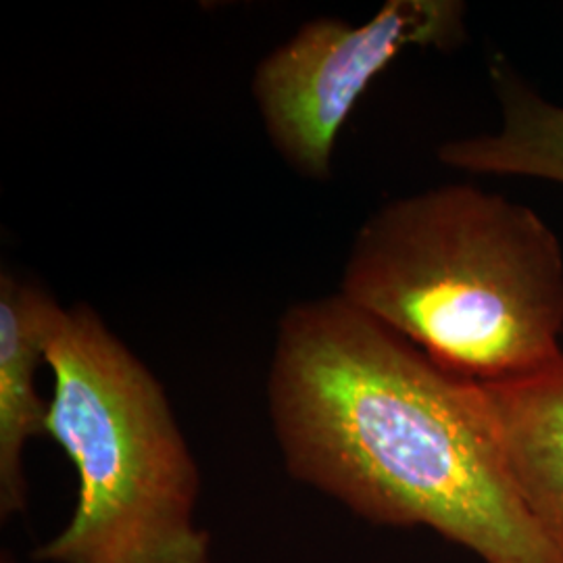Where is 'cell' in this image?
I'll return each mask as SVG.
<instances>
[{"mask_svg":"<svg viewBox=\"0 0 563 563\" xmlns=\"http://www.w3.org/2000/svg\"><path fill=\"white\" fill-rule=\"evenodd\" d=\"M269 413L288 472L383 526H423L483 563H563L511 483L481 383L341 295L282 316Z\"/></svg>","mask_w":563,"mask_h":563,"instance_id":"1","label":"cell"},{"mask_svg":"<svg viewBox=\"0 0 563 563\" xmlns=\"http://www.w3.org/2000/svg\"><path fill=\"white\" fill-rule=\"evenodd\" d=\"M339 295L474 383L520 380L563 360L562 242L534 209L474 184L376 209Z\"/></svg>","mask_w":563,"mask_h":563,"instance_id":"2","label":"cell"},{"mask_svg":"<svg viewBox=\"0 0 563 563\" xmlns=\"http://www.w3.org/2000/svg\"><path fill=\"white\" fill-rule=\"evenodd\" d=\"M44 434L78 472L69 523L44 563H209L195 522L199 467L153 372L86 305L63 307L46 349Z\"/></svg>","mask_w":563,"mask_h":563,"instance_id":"3","label":"cell"},{"mask_svg":"<svg viewBox=\"0 0 563 563\" xmlns=\"http://www.w3.org/2000/svg\"><path fill=\"white\" fill-rule=\"evenodd\" d=\"M465 13L460 0H388L360 25L302 23L253 76L257 111L282 159L302 178H330L339 132L372 80L409 46H460Z\"/></svg>","mask_w":563,"mask_h":563,"instance_id":"4","label":"cell"},{"mask_svg":"<svg viewBox=\"0 0 563 563\" xmlns=\"http://www.w3.org/2000/svg\"><path fill=\"white\" fill-rule=\"evenodd\" d=\"M60 307L41 284L0 274V511L27 505L23 449L44 434L48 401L36 390V372L59 320Z\"/></svg>","mask_w":563,"mask_h":563,"instance_id":"5","label":"cell"},{"mask_svg":"<svg viewBox=\"0 0 563 563\" xmlns=\"http://www.w3.org/2000/svg\"><path fill=\"white\" fill-rule=\"evenodd\" d=\"M483 386L511 483L563 555V360L520 380Z\"/></svg>","mask_w":563,"mask_h":563,"instance_id":"6","label":"cell"},{"mask_svg":"<svg viewBox=\"0 0 563 563\" xmlns=\"http://www.w3.org/2000/svg\"><path fill=\"white\" fill-rule=\"evenodd\" d=\"M490 80L501 104L495 134L443 142L439 162L470 174L522 176L563 184V107L547 101L505 57H493Z\"/></svg>","mask_w":563,"mask_h":563,"instance_id":"7","label":"cell"}]
</instances>
